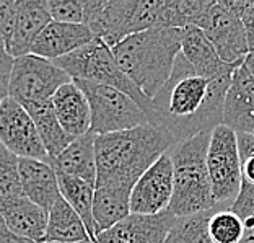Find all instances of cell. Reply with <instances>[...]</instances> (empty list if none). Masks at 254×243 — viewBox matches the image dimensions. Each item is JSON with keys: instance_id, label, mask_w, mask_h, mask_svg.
Returning a JSON list of instances; mask_svg holds the SVG:
<instances>
[{"instance_id": "ba28073f", "label": "cell", "mask_w": 254, "mask_h": 243, "mask_svg": "<svg viewBox=\"0 0 254 243\" xmlns=\"http://www.w3.org/2000/svg\"><path fill=\"white\" fill-rule=\"evenodd\" d=\"M70 80L72 79L53 61L26 54L13 59L8 96L23 106L53 100L56 91Z\"/></svg>"}, {"instance_id": "83f0119b", "label": "cell", "mask_w": 254, "mask_h": 243, "mask_svg": "<svg viewBox=\"0 0 254 243\" xmlns=\"http://www.w3.org/2000/svg\"><path fill=\"white\" fill-rule=\"evenodd\" d=\"M209 234L213 243H241L248 230L238 214L232 209H218L210 217Z\"/></svg>"}, {"instance_id": "e575fe53", "label": "cell", "mask_w": 254, "mask_h": 243, "mask_svg": "<svg viewBox=\"0 0 254 243\" xmlns=\"http://www.w3.org/2000/svg\"><path fill=\"white\" fill-rule=\"evenodd\" d=\"M245 66L248 67V71L251 72V75L254 77V51H251V53H248V56L245 57Z\"/></svg>"}, {"instance_id": "4dcf8cb0", "label": "cell", "mask_w": 254, "mask_h": 243, "mask_svg": "<svg viewBox=\"0 0 254 243\" xmlns=\"http://www.w3.org/2000/svg\"><path fill=\"white\" fill-rule=\"evenodd\" d=\"M18 8L20 0H0V36H2L5 46L13 34Z\"/></svg>"}, {"instance_id": "7c38bea8", "label": "cell", "mask_w": 254, "mask_h": 243, "mask_svg": "<svg viewBox=\"0 0 254 243\" xmlns=\"http://www.w3.org/2000/svg\"><path fill=\"white\" fill-rule=\"evenodd\" d=\"M137 0H85V20L95 39L114 48L130 36Z\"/></svg>"}, {"instance_id": "484cf974", "label": "cell", "mask_w": 254, "mask_h": 243, "mask_svg": "<svg viewBox=\"0 0 254 243\" xmlns=\"http://www.w3.org/2000/svg\"><path fill=\"white\" fill-rule=\"evenodd\" d=\"M59 178V189L61 196L68 202L83 221L91 242L96 240V225L93 219V199H95V186L86 183L80 178L67 176V175H57Z\"/></svg>"}, {"instance_id": "5bb4252c", "label": "cell", "mask_w": 254, "mask_h": 243, "mask_svg": "<svg viewBox=\"0 0 254 243\" xmlns=\"http://www.w3.org/2000/svg\"><path fill=\"white\" fill-rule=\"evenodd\" d=\"M223 124L235 132L254 134V77L245 64L233 72L225 95Z\"/></svg>"}, {"instance_id": "e0dca14e", "label": "cell", "mask_w": 254, "mask_h": 243, "mask_svg": "<svg viewBox=\"0 0 254 243\" xmlns=\"http://www.w3.org/2000/svg\"><path fill=\"white\" fill-rule=\"evenodd\" d=\"M0 216L13 234L34 243H46L49 212L26 196H16L0 202Z\"/></svg>"}, {"instance_id": "f546056e", "label": "cell", "mask_w": 254, "mask_h": 243, "mask_svg": "<svg viewBox=\"0 0 254 243\" xmlns=\"http://www.w3.org/2000/svg\"><path fill=\"white\" fill-rule=\"evenodd\" d=\"M46 7L53 21L83 25L85 0H46Z\"/></svg>"}, {"instance_id": "7402d4cb", "label": "cell", "mask_w": 254, "mask_h": 243, "mask_svg": "<svg viewBox=\"0 0 254 243\" xmlns=\"http://www.w3.org/2000/svg\"><path fill=\"white\" fill-rule=\"evenodd\" d=\"M130 193L129 188L121 186H96L93 199V219L96 235L114 227L130 216Z\"/></svg>"}, {"instance_id": "f35d334b", "label": "cell", "mask_w": 254, "mask_h": 243, "mask_svg": "<svg viewBox=\"0 0 254 243\" xmlns=\"http://www.w3.org/2000/svg\"><path fill=\"white\" fill-rule=\"evenodd\" d=\"M75 243H93L91 240H83V242H75Z\"/></svg>"}, {"instance_id": "74e56055", "label": "cell", "mask_w": 254, "mask_h": 243, "mask_svg": "<svg viewBox=\"0 0 254 243\" xmlns=\"http://www.w3.org/2000/svg\"><path fill=\"white\" fill-rule=\"evenodd\" d=\"M0 53H5V43H3L2 36H0Z\"/></svg>"}, {"instance_id": "8d00e7d4", "label": "cell", "mask_w": 254, "mask_h": 243, "mask_svg": "<svg viewBox=\"0 0 254 243\" xmlns=\"http://www.w3.org/2000/svg\"><path fill=\"white\" fill-rule=\"evenodd\" d=\"M245 224H246V230H253L254 229V217L250 219V221H246Z\"/></svg>"}, {"instance_id": "44dd1931", "label": "cell", "mask_w": 254, "mask_h": 243, "mask_svg": "<svg viewBox=\"0 0 254 243\" xmlns=\"http://www.w3.org/2000/svg\"><path fill=\"white\" fill-rule=\"evenodd\" d=\"M95 141L96 136L93 132L77 137L61 155L51 160V165L57 175L75 176L96 186L98 168Z\"/></svg>"}, {"instance_id": "9c48e42d", "label": "cell", "mask_w": 254, "mask_h": 243, "mask_svg": "<svg viewBox=\"0 0 254 243\" xmlns=\"http://www.w3.org/2000/svg\"><path fill=\"white\" fill-rule=\"evenodd\" d=\"M195 26L205 33L223 62H245L250 53L246 30L232 0H212Z\"/></svg>"}, {"instance_id": "d4e9b609", "label": "cell", "mask_w": 254, "mask_h": 243, "mask_svg": "<svg viewBox=\"0 0 254 243\" xmlns=\"http://www.w3.org/2000/svg\"><path fill=\"white\" fill-rule=\"evenodd\" d=\"M236 136L241 159V188L230 209L246 222L254 217V134L236 132Z\"/></svg>"}, {"instance_id": "603a6c76", "label": "cell", "mask_w": 254, "mask_h": 243, "mask_svg": "<svg viewBox=\"0 0 254 243\" xmlns=\"http://www.w3.org/2000/svg\"><path fill=\"white\" fill-rule=\"evenodd\" d=\"M25 108L30 113L34 124H36V129L39 132V137H41L46 152L49 155V160L61 155L75 141L61 126L59 119L56 116L53 100L31 103V105H26Z\"/></svg>"}, {"instance_id": "7a4b0ae2", "label": "cell", "mask_w": 254, "mask_h": 243, "mask_svg": "<svg viewBox=\"0 0 254 243\" xmlns=\"http://www.w3.org/2000/svg\"><path fill=\"white\" fill-rule=\"evenodd\" d=\"M176 144L166 127L150 123L114 134L96 136V186L132 189L138 178Z\"/></svg>"}, {"instance_id": "1f68e13d", "label": "cell", "mask_w": 254, "mask_h": 243, "mask_svg": "<svg viewBox=\"0 0 254 243\" xmlns=\"http://www.w3.org/2000/svg\"><path fill=\"white\" fill-rule=\"evenodd\" d=\"M232 3L245 25L248 48L251 53L254 51V0H232Z\"/></svg>"}, {"instance_id": "f1b7e54d", "label": "cell", "mask_w": 254, "mask_h": 243, "mask_svg": "<svg viewBox=\"0 0 254 243\" xmlns=\"http://www.w3.org/2000/svg\"><path fill=\"white\" fill-rule=\"evenodd\" d=\"M21 194L20 159L0 144V202Z\"/></svg>"}, {"instance_id": "d6986e66", "label": "cell", "mask_w": 254, "mask_h": 243, "mask_svg": "<svg viewBox=\"0 0 254 243\" xmlns=\"http://www.w3.org/2000/svg\"><path fill=\"white\" fill-rule=\"evenodd\" d=\"M51 21L46 0H20L13 34L5 46V53L13 59L30 54L34 39Z\"/></svg>"}, {"instance_id": "4316f807", "label": "cell", "mask_w": 254, "mask_h": 243, "mask_svg": "<svg viewBox=\"0 0 254 243\" xmlns=\"http://www.w3.org/2000/svg\"><path fill=\"white\" fill-rule=\"evenodd\" d=\"M218 209L225 207H215L194 216L176 217L165 243H213L209 234V222L212 214Z\"/></svg>"}, {"instance_id": "30bf717a", "label": "cell", "mask_w": 254, "mask_h": 243, "mask_svg": "<svg viewBox=\"0 0 254 243\" xmlns=\"http://www.w3.org/2000/svg\"><path fill=\"white\" fill-rule=\"evenodd\" d=\"M0 144L18 159L49 162L36 124L21 103L7 98L0 105Z\"/></svg>"}, {"instance_id": "8fae6325", "label": "cell", "mask_w": 254, "mask_h": 243, "mask_svg": "<svg viewBox=\"0 0 254 243\" xmlns=\"http://www.w3.org/2000/svg\"><path fill=\"white\" fill-rule=\"evenodd\" d=\"M175 191V166L170 150L138 178L130 193V212L158 216L170 209Z\"/></svg>"}, {"instance_id": "d590c367", "label": "cell", "mask_w": 254, "mask_h": 243, "mask_svg": "<svg viewBox=\"0 0 254 243\" xmlns=\"http://www.w3.org/2000/svg\"><path fill=\"white\" fill-rule=\"evenodd\" d=\"M241 243H254V237H253V234H251V232H248L246 237H245V240L241 242Z\"/></svg>"}, {"instance_id": "ac0fdd59", "label": "cell", "mask_w": 254, "mask_h": 243, "mask_svg": "<svg viewBox=\"0 0 254 243\" xmlns=\"http://www.w3.org/2000/svg\"><path fill=\"white\" fill-rule=\"evenodd\" d=\"M20 181L23 196L48 212L62 198L59 178L49 162L20 159Z\"/></svg>"}, {"instance_id": "ffe728a7", "label": "cell", "mask_w": 254, "mask_h": 243, "mask_svg": "<svg viewBox=\"0 0 254 243\" xmlns=\"http://www.w3.org/2000/svg\"><path fill=\"white\" fill-rule=\"evenodd\" d=\"M56 116L68 136L73 139L88 134L91 129L90 103L78 85L70 80L62 85L53 96Z\"/></svg>"}, {"instance_id": "d6a6232c", "label": "cell", "mask_w": 254, "mask_h": 243, "mask_svg": "<svg viewBox=\"0 0 254 243\" xmlns=\"http://www.w3.org/2000/svg\"><path fill=\"white\" fill-rule=\"evenodd\" d=\"M11 66H13V57L7 53H0V105L8 98Z\"/></svg>"}, {"instance_id": "cb8c5ba5", "label": "cell", "mask_w": 254, "mask_h": 243, "mask_svg": "<svg viewBox=\"0 0 254 243\" xmlns=\"http://www.w3.org/2000/svg\"><path fill=\"white\" fill-rule=\"evenodd\" d=\"M83 240H91L83 221L68 202L61 198L49 211L46 243H75Z\"/></svg>"}, {"instance_id": "5b68a950", "label": "cell", "mask_w": 254, "mask_h": 243, "mask_svg": "<svg viewBox=\"0 0 254 243\" xmlns=\"http://www.w3.org/2000/svg\"><path fill=\"white\" fill-rule=\"evenodd\" d=\"M57 67H61L72 80H86L103 85L114 86L123 93L129 95L143 111H145L148 123L153 124L157 118V108L153 100L143 93L138 86L127 77L126 72L119 67L113 51L100 39H93L90 44L83 46L72 54L54 61Z\"/></svg>"}, {"instance_id": "836d02e7", "label": "cell", "mask_w": 254, "mask_h": 243, "mask_svg": "<svg viewBox=\"0 0 254 243\" xmlns=\"http://www.w3.org/2000/svg\"><path fill=\"white\" fill-rule=\"evenodd\" d=\"M0 243H34V242L23 239V237L11 232L7 227V224L3 222L2 216H0Z\"/></svg>"}, {"instance_id": "8992f818", "label": "cell", "mask_w": 254, "mask_h": 243, "mask_svg": "<svg viewBox=\"0 0 254 243\" xmlns=\"http://www.w3.org/2000/svg\"><path fill=\"white\" fill-rule=\"evenodd\" d=\"M83 91L91 109V129L95 136H106L114 132L134 129V127L148 124L145 111L132 100L129 95L123 93L114 86L73 80Z\"/></svg>"}, {"instance_id": "3957f363", "label": "cell", "mask_w": 254, "mask_h": 243, "mask_svg": "<svg viewBox=\"0 0 254 243\" xmlns=\"http://www.w3.org/2000/svg\"><path fill=\"white\" fill-rule=\"evenodd\" d=\"M181 41L183 30L153 28L130 34L111 51L127 77L153 100L170 82Z\"/></svg>"}, {"instance_id": "6da1fadb", "label": "cell", "mask_w": 254, "mask_h": 243, "mask_svg": "<svg viewBox=\"0 0 254 243\" xmlns=\"http://www.w3.org/2000/svg\"><path fill=\"white\" fill-rule=\"evenodd\" d=\"M233 75L204 79L195 75L180 54L166 86L153 98L157 108L155 126L166 127L176 142L202 132H212L223 124V101Z\"/></svg>"}, {"instance_id": "4fadbf2b", "label": "cell", "mask_w": 254, "mask_h": 243, "mask_svg": "<svg viewBox=\"0 0 254 243\" xmlns=\"http://www.w3.org/2000/svg\"><path fill=\"white\" fill-rule=\"evenodd\" d=\"M175 221L170 211L158 216L130 214L114 227L98 234L95 243H165Z\"/></svg>"}, {"instance_id": "277c9868", "label": "cell", "mask_w": 254, "mask_h": 243, "mask_svg": "<svg viewBox=\"0 0 254 243\" xmlns=\"http://www.w3.org/2000/svg\"><path fill=\"white\" fill-rule=\"evenodd\" d=\"M210 134L212 132H202L170 149L175 166V191L168 211L175 217L194 216L218 207L207 168Z\"/></svg>"}, {"instance_id": "2e32d148", "label": "cell", "mask_w": 254, "mask_h": 243, "mask_svg": "<svg viewBox=\"0 0 254 243\" xmlns=\"http://www.w3.org/2000/svg\"><path fill=\"white\" fill-rule=\"evenodd\" d=\"M93 39V34L85 25L51 21L34 39L30 54L54 62L90 44Z\"/></svg>"}, {"instance_id": "9a60e30c", "label": "cell", "mask_w": 254, "mask_h": 243, "mask_svg": "<svg viewBox=\"0 0 254 243\" xmlns=\"http://www.w3.org/2000/svg\"><path fill=\"white\" fill-rule=\"evenodd\" d=\"M181 54L192 67L195 75L209 80L233 75L236 69L243 64L223 62L205 33L197 26H188L183 30Z\"/></svg>"}, {"instance_id": "52a82bcc", "label": "cell", "mask_w": 254, "mask_h": 243, "mask_svg": "<svg viewBox=\"0 0 254 243\" xmlns=\"http://www.w3.org/2000/svg\"><path fill=\"white\" fill-rule=\"evenodd\" d=\"M207 168L217 206L230 209L241 188V159L238 136L228 126L220 124L212 131L207 149Z\"/></svg>"}, {"instance_id": "ab89813d", "label": "cell", "mask_w": 254, "mask_h": 243, "mask_svg": "<svg viewBox=\"0 0 254 243\" xmlns=\"http://www.w3.org/2000/svg\"><path fill=\"white\" fill-rule=\"evenodd\" d=\"M248 232H251V234H253V237H254V229H253V230H248Z\"/></svg>"}]
</instances>
